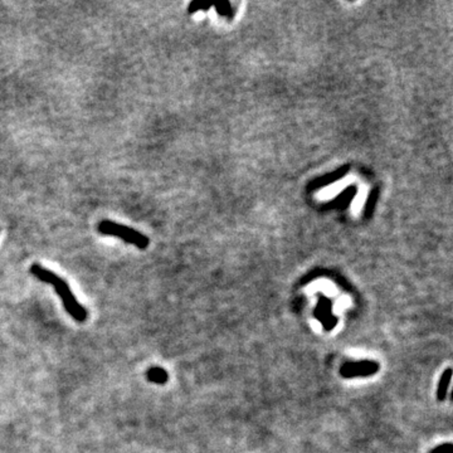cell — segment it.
<instances>
[{"label":"cell","mask_w":453,"mask_h":453,"mask_svg":"<svg viewBox=\"0 0 453 453\" xmlns=\"http://www.w3.org/2000/svg\"><path fill=\"white\" fill-rule=\"evenodd\" d=\"M379 370V364L375 361L364 360V361H348L344 364L340 369V374L344 378H359V377H370L374 375Z\"/></svg>","instance_id":"cell-3"},{"label":"cell","mask_w":453,"mask_h":453,"mask_svg":"<svg viewBox=\"0 0 453 453\" xmlns=\"http://www.w3.org/2000/svg\"><path fill=\"white\" fill-rule=\"evenodd\" d=\"M29 271H31V273L35 279L44 282V283H48L51 284V286H53L57 295L62 300L66 311H67L77 322H85V321L87 320V310L82 306V305L78 304L77 299L74 297L73 292H72V290H70V286H68V283L65 279L57 276L56 273L52 272V271L47 270V268H44L43 266L38 265V263L32 265Z\"/></svg>","instance_id":"cell-1"},{"label":"cell","mask_w":453,"mask_h":453,"mask_svg":"<svg viewBox=\"0 0 453 453\" xmlns=\"http://www.w3.org/2000/svg\"><path fill=\"white\" fill-rule=\"evenodd\" d=\"M97 229H99L100 233L104 234V236H112L117 237V238H121V240H124L126 243L134 244L135 247L140 248V249H145V248L149 247L150 244V240L145 234L140 233V232H138L134 228L126 227V225L112 222V220L110 219L101 220V222L99 223V225H97Z\"/></svg>","instance_id":"cell-2"},{"label":"cell","mask_w":453,"mask_h":453,"mask_svg":"<svg viewBox=\"0 0 453 453\" xmlns=\"http://www.w3.org/2000/svg\"><path fill=\"white\" fill-rule=\"evenodd\" d=\"M431 453H453V446L452 443H446V445L434 448L433 451H431Z\"/></svg>","instance_id":"cell-6"},{"label":"cell","mask_w":453,"mask_h":453,"mask_svg":"<svg viewBox=\"0 0 453 453\" xmlns=\"http://www.w3.org/2000/svg\"><path fill=\"white\" fill-rule=\"evenodd\" d=\"M451 379H452V369L448 368L443 375L441 377V380H439L438 384V389H437V398L438 400H445L446 397H447V391H448V386H450Z\"/></svg>","instance_id":"cell-4"},{"label":"cell","mask_w":453,"mask_h":453,"mask_svg":"<svg viewBox=\"0 0 453 453\" xmlns=\"http://www.w3.org/2000/svg\"><path fill=\"white\" fill-rule=\"evenodd\" d=\"M146 377L150 382L155 384H160V385H164V384L169 380V375L168 373L164 370V369L158 368V366H155V368H151L147 370Z\"/></svg>","instance_id":"cell-5"}]
</instances>
